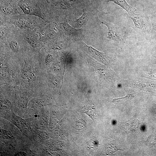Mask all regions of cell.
<instances>
[{
  "label": "cell",
  "instance_id": "6da1fadb",
  "mask_svg": "<svg viewBox=\"0 0 156 156\" xmlns=\"http://www.w3.org/2000/svg\"><path fill=\"white\" fill-rule=\"evenodd\" d=\"M36 0H17V5L25 14L33 15L42 19L44 17Z\"/></svg>",
  "mask_w": 156,
  "mask_h": 156
},
{
  "label": "cell",
  "instance_id": "7a4b0ae2",
  "mask_svg": "<svg viewBox=\"0 0 156 156\" xmlns=\"http://www.w3.org/2000/svg\"><path fill=\"white\" fill-rule=\"evenodd\" d=\"M108 28L107 38L111 40L122 41L125 38V35L120 27L116 25L105 21L101 22Z\"/></svg>",
  "mask_w": 156,
  "mask_h": 156
},
{
  "label": "cell",
  "instance_id": "3957f363",
  "mask_svg": "<svg viewBox=\"0 0 156 156\" xmlns=\"http://www.w3.org/2000/svg\"><path fill=\"white\" fill-rule=\"evenodd\" d=\"M130 18L133 22L135 26L137 28L142 29L149 33L151 29L149 22L144 16L141 14L135 12L129 15Z\"/></svg>",
  "mask_w": 156,
  "mask_h": 156
},
{
  "label": "cell",
  "instance_id": "277c9868",
  "mask_svg": "<svg viewBox=\"0 0 156 156\" xmlns=\"http://www.w3.org/2000/svg\"><path fill=\"white\" fill-rule=\"evenodd\" d=\"M0 10L6 15L19 13L16 8L17 0H1Z\"/></svg>",
  "mask_w": 156,
  "mask_h": 156
},
{
  "label": "cell",
  "instance_id": "5b68a950",
  "mask_svg": "<svg viewBox=\"0 0 156 156\" xmlns=\"http://www.w3.org/2000/svg\"><path fill=\"white\" fill-rule=\"evenodd\" d=\"M81 41L88 51L94 57L103 63H108L109 59L105 54L98 51L91 46L88 45L82 40Z\"/></svg>",
  "mask_w": 156,
  "mask_h": 156
},
{
  "label": "cell",
  "instance_id": "8992f818",
  "mask_svg": "<svg viewBox=\"0 0 156 156\" xmlns=\"http://www.w3.org/2000/svg\"><path fill=\"white\" fill-rule=\"evenodd\" d=\"M10 119L12 122L21 131H24L29 125L27 121L18 116L13 112L11 115Z\"/></svg>",
  "mask_w": 156,
  "mask_h": 156
},
{
  "label": "cell",
  "instance_id": "52a82bcc",
  "mask_svg": "<svg viewBox=\"0 0 156 156\" xmlns=\"http://www.w3.org/2000/svg\"><path fill=\"white\" fill-rule=\"evenodd\" d=\"M136 86L140 88L151 92H156V82L151 80H146L139 82Z\"/></svg>",
  "mask_w": 156,
  "mask_h": 156
},
{
  "label": "cell",
  "instance_id": "ba28073f",
  "mask_svg": "<svg viewBox=\"0 0 156 156\" xmlns=\"http://www.w3.org/2000/svg\"><path fill=\"white\" fill-rule=\"evenodd\" d=\"M33 74L31 65L25 62L22 71V78L23 80L29 82L32 78Z\"/></svg>",
  "mask_w": 156,
  "mask_h": 156
},
{
  "label": "cell",
  "instance_id": "9c48e42d",
  "mask_svg": "<svg viewBox=\"0 0 156 156\" xmlns=\"http://www.w3.org/2000/svg\"><path fill=\"white\" fill-rule=\"evenodd\" d=\"M108 1H112L116 4L125 10L129 15L135 12L136 9L129 5L125 0H108Z\"/></svg>",
  "mask_w": 156,
  "mask_h": 156
},
{
  "label": "cell",
  "instance_id": "30bf717a",
  "mask_svg": "<svg viewBox=\"0 0 156 156\" xmlns=\"http://www.w3.org/2000/svg\"><path fill=\"white\" fill-rule=\"evenodd\" d=\"M82 111L88 115L94 121L96 117L95 108L91 105H86L82 109Z\"/></svg>",
  "mask_w": 156,
  "mask_h": 156
},
{
  "label": "cell",
  "instance_id": "8fae6325",
  "mask_svg": "<svg viewBox=\"0 0 156 156\" xmlns=\"http://www.w3.org/2000/svg\"><path fill=\"white\" fill-rule=\"evenodd\" d=\"M16 25L18 27L22 29L30 28L33 25L32 22L27 21L23 18H20L16 22Z\"/></svg>",
  "mask_w": 156,
  "mask_h": 156
},
{
  "label": "cell",
  "instance_id": "7c38bea8",
  "mask_svg": "<svg viewBox=\"0 0 156 156\" xmlns=\"http://www.w3.org/2000/svg\"><path fill=\"white\" fill-rule=\"evenodd\" d=\"M64 29L69 34L75 35L77 34L80 29H76L70 26L68 22H64L62 23Z\"/></svg>",
  "mask_w": 156,
  "mask_h": 156
},
{
  "label": "cell",
  "instance_id": "4fadbf2b",
  "mask_svg": "<svg viewBox=\"0 0 156 156\" xmlns=\"http://www.w3.org/2000/svg\"><path fill=\"white\" fill-rule=\"evenodd\" d=\"M82 16L78 19L75 18V22L78 26H81L87 23L88 20V14L84 10Z\"/></svg>",
  "mask_w": 156,
  "mask_h": 156
},
{
  "label": "cell",
  "instance_id": "5bb4252c",
  "mask_svg": "<svg viewBox=\"0 0 156 156\" xmlns=\"http://www.w3.org/2000/svg\"><path fill=\"white\" fill-rule=\"evenodd\" d=\"M31 105L33 108L42 107L45 105V100L42 99H36L31 101Z\"/></svg>",
  "mask_w": 156,
  "mask_h": 156
},
{
  "label": "cell",
  "instance_id": "9a60e30c",
  "mask_svg": "<svg viewBox=\"0 0 156 156\" xmlns=\"http://www.w3.org/2000/svg\"><path fill=\"white\" fill-rule=\"evenodd\" d=\"M133 96H134L132 94L129 93L125 97L114 99L112 102L114 104L124 103L130 100Z\"/></svg>",
  "mask_w": 156,
  "mask_h": 156
},
{
  "label": "cell",
  "instance_id": "2e32d148",
  "mask_svg": "<svg viewBox=\"0 0 156 156\" xmlns=\"http://www.w3.org/2000/svg\"><path fill=\"white\" fill-rule=\"evenodd\" d=\"M29 102V99L27 97L23 96L18 100L17 105L20 108L24 109L27 108Z\"/></svg>",
  "mask_w": 156,
  "mask_h": 156
},
{
  "label": "cell",
  "instance_id": "e0dca14e",
  "mask_svg": "<svg viewBox=\"0 0 156 156\" xmlns=\"http://www.w3.org/2000/svg\"><path fill=\"white\" fill-rule=\"evenodd\" d=\"M9 46L10 49L14 52H18L19 47L18 42L15 40H11L9 43Z\"/></svg>",
  "mask_w": 156,
  "mask_h": 156
},
{
  "label": "cell",
  "instance_id": "ac0fdd59",
  "mask_svg": "<svg viewBox=\"0 0 156 156\" xmlns=\"http://www.w3.org/2000/svg\"><path fill=\"white\" fill-rule=\"evenodd\" d=\"M76 128L78 130H82L85 129L86 126V123L83 119H80L76 122Z\"/></svg>",
  "mask_w": 156,
  "mask_h": 156
},
{
  "label": "cell",
  "instance_id": "d6986e66",
  "mask_svg": "<svg viewBox=\"0 0 156 156\" xmlns=\"http://www.w3.org/2000/svg\"><path fill=\"white\" fill-rule=\"evenodd\" d=\"M1 133L2 136L4 138L6 139H12L13 136L10 132L4 130H1Z\"/></svg>",
  "mask_w": 156,
  "mask_h": 156
},
{
  "label": "cell",
  "instance_id": "ffe728a7",
  "mask_svg": "<svg viewBox=\"0 0 156 156\" xmlns=\"http://www.w3.org/2000/svg\"><path fill=\"white\" fill-rule=\"evenodd\" d=\"M27 41L29 44L33 48H36L38 47V43L34 38L29 37L27 38Z\"/></svg>",
  "mask_w": 156,
  "mask_h": 156
},
{
  "label": "cell",
  "instance_id": "44dd1931",
  "mask_svg": "<svg viewBox=\"0 0 156 156\" xmlns=\"http://www.w3.org/2000/svg\"><path fill=\"white\" fill-rule=\"evenodd\" d=\"M10 102L8 100H4L1 101V107L2 109L8 108L10 105Z\"/></svg>",
  "mask_w": 156,
  "mask_h": 156
},
{
  "label": "cell",
  "instance_id": "7402d4cb",
  "mask_svg": "<svg viewBox=\"0 0 156 156\" xmlns=\"http://www.w3.org/2000/svg\"><path fill=\"white\" fill-rule=\"evenodd\" d=\"M37 135L38 138L41 140H45L48 137L47 134L43 131H38Z\"/></svg>",
  "mask_w": 156,
  "mask_h": 156
},
{
  "label": "cell",
  "instance_id": "603a6c76",
  "mask_svg": "<svg viewBox=\"0 0 156 156\" xmlns=\"http://www.w3.org/2000/svg\"><path fill=\"white\" fill-rule=\"evenodd\" d=\"M148 74L152 78H156V68L151 69L149 72Z\"/></svg>",
  "mask_w": 156,
  "mask_h": 156
},
{
  "label": "cell",
  "instance_id": "cb8c5ba5",
  "mask_svg": "<svg viewBox=\"0 0 156 156\" xmlns=\"http://www.w3.org/2000/svg\"><path fill=\"white\" fill-rule=\"evenodd\" d=\"M51 56L50 55H48L45 58V62L48 64L51 61Z\"/></svg>",
  "mask_w": 156,
  "mask_h": 156
},
{
  "label": "cell",
  "instance_id": "d4e9b609",
  "mask_svg": "<svg viewBox=\"0 0 156 156\" xmlns=\"http://www.w3.org/2000/svg\"><path fill=\"white\" fill-rule=\"evenodd\" d=\"M153 29L156 31V20L153 24Z\"/></svg>",
  "mask_w": 156,
  "mask_h": 156
},
{
  "label": "cell",
  "instance_id": "484cf974",
  "mask_svg": "<svg viewBox=\"0 0 156 156\" xmlns=\"http://www.w3.org/2000/svg\"><path fill=\"white\" fill-rule=\"evenodd\" d=\"M155 63L156 64V56H154Z\"/></svg>",
  "mask_w": 156,
  "mask_h": 156
},
{
  "label": "cell",
  "instance_id": "4316f807",
  "mask_svg": "<svg viewBox=\"0 0 156 156\" xmlns=\"http://www.w3.org/2000/svg\"><path fill=\"white\" fill-rule=\"evenodd\" d=\"M69 0L70 1H75V0Z\"/></svg>",
  "mask_w": 156,
  "mask_h": 156
}]
</instances>
